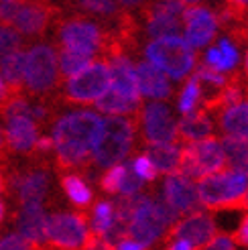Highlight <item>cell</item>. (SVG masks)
Listing matches in <instances>:
<instances>
[{"label": "cell", "mask_w": 248, "mask_h": 250, "mask_svg": "<svg viewBox=\"0 0 248 250\" xmlns=\"http://www.w3.org/2000/svg\"><path fill=\"white\" fill-rule=\"evenodd\" d=\"M102 120L90 110L65 112L55 120L53 143L59 171H85L94 165V148L102 134Z\"/></svg>", "instance_id": "obj_1"}, {"label": "cell", "mask_w": 248, "mask_h": 250, "mask_svg": "<svg viewBox=\"0 0 248 250\" xmlns=\"http://www.w3.org/2000/svg\"><path fill=\"white\" fill-rule=\"evenodd\" d=\"M59 53L53 45L37 43L29 49L27 55V73H24V90L29 96L45 100L61 90L59 85Z\"/></svg>", "instance_id": "obj_2"}, {"label": "cell", "mask_w": 248, "mask_h": 250, "mask_svg": "<svg viewBox=\"0 0 248 250\" xmlns=\"http://www.w3.org/2000/svg\"><path fill=\"white\" fill-rule=\"evenodd\" d=\"M136 136V120L124 116H108L102 120V134L94 148V165L100 169L118 167L132 151Z\"/></svg>", "instance_id": "obj_3"}, {"label": "cell", "mask_w": 248, "mask_h": 250, "mask_svg": "<svg viewBox=\"0 0 248 250\" xmlns=\"http://www.w3.org/2000/svg\"><path fill=\"white\" fill-rule=\"evenodd\" d=\"M248 191V177L244 171L226 169L222 173L204 177L197 183L200 202L207 209H240Z\"/></svg>", "instance_id": "obj_4"}, {"label": "cell", "mask_w": 248, "mask_h": 250, "mask_svg": "<svg viewBox=\"0 0 248 250\" xmlns=\"http://www.w3.org/2000/svg\"><path fill=\"white\" fill-rule=\"evenodd\" d=\"M145 55L153 65L173 80H183L195 67L193 47L181 37H165V39L151 41L145 47Z\"/></svg>", "instance_id": "obj_5"}, {"label": "cell", "mask_w": 248, "mask_h": 250, "mask_svg": "<svg viewBox=\"0 0 248 250\" xmlns=\"http://www.w3.org/2000/svg\"><path fill=\"white\" fill-rule=\"evenodd\" d=\"M112 85V69L108 61H96L88 69L69 78L59 90L57 100L65 104H90L98 102Z\"/></svg>", "instance_id": "obj_6"}, {"label": "cell", "mask_w": 248, "mask_h": 250, "mask_svg": "<svg viewBox=\"0 0 248 250\" xmlns=\"http://www.w3.org/2000/svg\"><path fill=\"white\" fill-rule=\"evenodd\" d=\"M226 171V155L222 143L216 139H206L200 143H189L181 151V167L179 173L189 179H204L209 175Z\"/></svg>", "instance_id": "obj_7"}, {"label": "cell", "mask_w": 248, "mask_h": 250, "mask_svg": "<svg viewBox=\"0 0 248 250\" xmlns=\"http://www.w3.org/2000/svg\"><path fill=\"white\" fill-rule=\"evenodd\" d=\"M57 41L65 49L96 55L98 51L102 53L106 33H104V27H100V24L88 17H67L63 21H59Z\"/></svg>", "instance_id": "obj_8"}, {"label": "cell", "mask_w": 248, "mask_h": 250, "mask_svg": "<svg viewBox=\"0 0 248 250\" xmlns=\"http://www.w3.org/2000/svg\"><path fill=\"white\" fill-rule=\"evenodd\" d=\"M88 220L85 214L59 211L49 216L47 230V248L53 250H83L90 240Z\"/></svg>", "instance_id": "obj_9"}, {"label": "cell", "mask_w": 248, "mask_h": 250, "mask_svg": "<svg viewBox=\"0 0 248 250\" xmlns=\"http://www.w3.org/2000/svg\"><path fill=\"white\" fill-rule=\"evenodd\" d=\"M139 122L143 126L145 145H177L179 124L163 102H148L143 106Z\"/></svg>", "instance_id": "obj_10"}, {"label": "cell", "mask_w": 248, "mask_h": 250, "mask_svg": "<svg viewBox=\"0 0 248 250\" xmlns=\"http://www.w3.org/2000/svg\"><path fill=\"white\" fill-rule=\"evenodd\" d=\"M216 222L212 216L204 214V211H197L191 214L185 220L177 222L173 228H169V232L165 234L167 240H187L193 250H206V246L216 238Z\"/></svg>", "instance_id": "obj_11"}, {"label": "cell", "mask_w": 248, "mask_h": 250, "mask_svg": "<svg viewBox=\"0 0 248 250\" xmlns=\"http://www.w3.org/2000/svg\"><path fill=\"white\" fill-rule=\"evenodd\" d=\"M65 12L63 6H57L51 2H24L19 10L17 19L12 24L17 27L21 35L27 37H43L55 19H59Z\"/></svg>", "instance_id": "obj_12"}, {"label": "cell", "mask_w": 248, "mask_h": 250, "mask_svg": "<svg viewBox=\"0 0 248 250\" xmlns=\"http://www.w3.org/2000/svg\"><path fill=\"white\" fill-rule=\"evenodd\" d=\"M183 22H185V41L193 49L207 45L216 37L218 31L216 12L202 4L189 2V6L183 12Z\"/></svg>", "instance_id": "obj_13"}, {"label": "cell", "mask_w": 248, "mask_h": 250, "mask_svg": "<svg viewBox=\"0 0 248 250\" xmlns=\"http://www.w3.org/2000/svg\"><path fill=\"white\" fill-rule=\"evenodd\" d=\"M167 228H169L167 222L163 220V216L159 214L155 202L146 197L141 204V208L136 209V214H134L130 226H128V234H130V238L134 242H139L145 248H148V246L155 244V240Z\"/></svg>", "instance_id": "obj_14"}, {"label": "cell", "mask_w": 248, "mask_h": 250, "mask_svg": "<svg viewBox=\"0 0 248 250\" xmlns=\"http://www.w3.org/2000/svg\"><path fill=\"white\" fill-rule=\"evenodd\" d=\"M163 197L165 202L177 211V214H197L202 208L197 185L181 173L167 175L163 183Z\"/></svg>", "instance_id": "obj_15"}, {"label": "cell", "mask_w": 248, "mask_h": 250, "mask_svg": "<svg viewBox=\"0 0 248 250\" xmlns=\"http://www.w3.org/2000/svg\"><path fill=\"white\" fill-rule=\"evenodd\" d=\"M15 222L19 234L24 240H29L37 248L47 246V230H49V216L43 204H27L15 211Z\"/></svg>", "instance_id": "obj_16"}, {"label": "cell", "mask_w": 248, "mask_h": 250, "mask_svg": "<svg viewBox=\"0 0 248 250\" xmlns=\"http://www.w3.org/2000/svg\"><path fill=\"white\" fill-rule=\"evenodd\" d=\"M49 187H51V173L47 171V161H33V165L24 169V177L17 195L19 208L27 204H41Z\"/></svg>", "instance_id": "obj_17"}, {"label": "cell", "mask_w": 248, "mask_h": 250, "mask_svg": "<svg viewBox=\"0 0 248 250\" xmlns=\"http://www.w3.org/2000/svg\"><path fill=\"white\" fill-rule=\"evenodd\" d=\"M4 132L10 153H31L35 151L37 143H39V126L29 116H17L4 122Z\"/></svg>", "instance_id": "obj_18"}, {"label": "cell", "mask_w": 248, "mask_h": 250, "mask_svg": "<svg viewBox=\"0 0 248 250\" xmlns=\"http://www.w3.org/2000/svg\"><path fill=\"white\" fill-rule=\"evenodd\" d=\"M104 61H108L110 69H112V90L136 104H143V94L139 90V82H136V67H132L130 57L116 55Z\"/></svg>", "instance_id": "obj_19"}, {"label": "cell", "mask_w": 248, "mask_h": 250, "mask_svg": "<svg viewBox=\"0 0 248 250\" xmlns=\"http://www.w3.org/2000/svg\"><path fill=\"white\" fill-rule=\"evenodd\" d=\"M141 17L145 22V31L153 41L165 39V37H179V31H181L179 17H173L169 12L161 10L157 6V2L155 4H143Z\"/></svg>", "instance_id": "obj_20"}, {"label": "cell", "mask_w": 248, "mask_h": 250, "mask_svg": "<svg viewBox=\"0 0 248 250\" xmlns=\"http://www.w3.org/2000/svg\"><path fill=\"white\" fill-rule=\"evenodd\" d=\"M136 82L143 96L153 100H167L173 94V87L167 80V76L151 61H141L136 65Z\"/></svg>", "instance_id": "obj_21"}, {"label": "cell", "mask_w": 248, "mask_h": 250, "mask_svg": "<svg viewBox=\"0 0 248 250\" xmlns=\"http://www.w3.org/2000/svg\"><path fill=\"white\" fill-rule=\"evenodd\" d=\"M212 130H214L212 118H209V112L204 110V108L195 110V112H191V114L183 116L179 120V139L187 141V145L209 139Z\"/></svg>", "instance_id": "obj_22"}, {"label": "cell", "mask_w": 248, "mask_h": 250, "mask_svg": "<svg viewBox=\"0 0 248 250\" xmlns=\"http://www.w3.org/2000/svg\"><path fill=\"white\" fill-rule=\"evenodd\" d=\"M181 151L177 145H146V157L153 161L159 173L175 175L181 167Z\"/></svg>", "instance_id": "obj_23"}, {"label": "cell", "mask_w": 248, "mask_h": 250, "mask_svg": "<svg viewBox=\"0 0 248 250\" xmlns=\"http://www.w3.org/2000/svg\"><path fill=\"white\" fill-rule=\"evenodd\" d=\"M27 55L22 49L15 51L2 65H0V73H2V80L6 82L8 90L12 96L22 94L24 87V73H27Z\"/></svg>", "instance_id": "obj_24"}, {"label": "cell", "mask_w": 248, "mask_h": 250, "mask_svg": "<svg viewBox=\"0 0 248 250\" xmlns=\"http://www.w3.org/2000/svg\"><path fill=\"white\" fill-rule=\"evenodd\" d=\"M220 126L226 136H236V139L248 141V104L242 102L234 108H228L220 114Z\"/></svg>", "instance_id": "obj_25"}, {"label": "cell", "mask_w": 248, "mask_h": 250, "mask_svg": "<svg viewBox=\"0 0 248 250\" xmlns=\"http://www.w3.org/2000/svg\"><path fill=\"white\" fill-rule=\"evenodd\" d=\"M96 108L104 112V114H110V116H122V114H141L143 106L132 102V100L124 98L122 94H118L116 90H110L96 102Z\"/></svg>", "instance_id": "obj_26"}, {"label": "cell", "mask_w": 248, "mask_h": 250, "mask_svg": "<svg viewBox=\"0 0 248 250\" xmlns=\"http://www.w3.org/2000/svg\"><path fill=\"white\" fill-rule=\"evenodd\" d=\"M92 63H94V55L59 47V69H61V76L63 78L65 76L67 78L78 76V73H82L83 69H88Z\"/></svg>", "instance_id": "obj_27"}, {"label": "cell", "mask_w": 248, "mask_h": 250, "mask_svg": "<svg viewBox=\"0 0 248 250\" xmlns=\"http://www.w3.org/2000/svg\"><path fill=\"white\" fill-rule=\"evenodd\" d=\"M222 148H224L228 169L244 171L248 167V141L246 139L224 136V139H222Z\"/></svg>", "instance_id": "obj_28"}, {"label": "cell", "mask_w": 248, "mask_h": 250, "mask_svg": "<svg viewBox=\"0 0 248 250\" xmlns=\"http://www.w3.org/2000/svg\"><path fill=\"white\" fill-rule=\"evenodd\" d=\"M61 185H63V191L67 193L73 206L88 208L92 204V189L80 175H65V177H61Z\"/></svg>", "instance_id": "obj_29"}, {"label": "cell", "mask_w": 248, "mask_h": 250, "mask_svg": "<svg viewBox=\"0 0 248 250\" xmlns=\"http://www.w3.org/2000/svg\"><path fill=\"white\" fill-rule=\"evenodd\" d=\"M114 224V206L110 202H98L92 209V230L94 234H106Z\"/></svg>", "instance_id": "obj_30"}, {"label": "cell", "mask_w": 248, "mask_h": 250, "mask_svg": "<svg viewBox=\"0 0 248 250\" xmlns=\"http://www.w3.org/2000/svg\"><path fill=\"white\" fill-rule=\"evenodd\" d=\"M200 100H202V85H200V80L193 76V78H189L187 83H185L183 92L179 96L177 108H179V112L183 116H187V114H191V112H195V106L200 104Z\"/></svg>", "instance_id": "obj_31"}, {"label": "cell", "mask_w": 248, "mask_h": 250, "mask_svg": "<svg viewBox=\"0 0 248 250\" xmlns=\"http://www.w3.org/2000/svg\"><path fill=\"white\" fill-rule=\"evenodd\" d=\"M21 45H22V39L17 29L0 27V65L15 51H21Z\"/></svg>", "instance_id": "obj_32"}, {"label": "cell", "mask_w": 248, "mask_h": 250, "mask_svg": "<svg viewBox=\"0 0 248 250\" xmlns=\"http://www.w3.org/2000/svg\"><path fill=\"white\" fill-rule=\"evenodd\" d=\"M124 175H126V165H118L108 169L102 177H100V187L106 193H116L120 191L122 181H124Z\"/></svg>", "instance_id": "obj_33"}, {"label": "cell", "mask_w": 248, "mask_h": 250, "mask_svg": "<svg viewBox=\"0 0 248 250\" xmlns=\"http://www.w3.org/2000/svg\"><path fill=\"white\" fill-rule=\"evenodd\" d=\"M218 49L222 53V69L220 71H232L238 65V49L236 45H232L230 39H220Z\"/></svg>", "instance_id": "obj_34"}, {"label": "cell", "mask_w": 248, "mask_h": 250, "mask_svg": "<svg viewBox=\"0 0 248 250\" xmlns=\"http://www.w3.org/2000/svg\"><path fill=\"white\" fill-rule=\"evenodd\" d=\"M132 171L139 175L143 181H155L157 175H159L157 167L153 165V161L148 159L146 155H139V157L132 159Z\"/></svg>", "instance_id": "obj_35"}, {"label": "cell", "mask_w": 248, "mask_h": 250, "mask_svg": "<svg viewBox=\"0 0 248 250\" xmlns=\"http://www.w3.org/2000/svg\"><path fill=\"white\" fill-rule=\"evenodd\" d=\"M143 189V179L132 171V165H126V175H124V181L120 187V193L124 197H132V195H139V191Z\"/></svg>", "instance_id": "obj_36"}, {"label": "cell", "mask_w": 248, "mask_h": 250, "mask_svg": "<svg viewBox=\"0 0 248 250\" xmlns=\"http://www.w3.org/2000/svg\"><path fill=\"white\" fill-rule=\"evenodd\" d=\"M0 250H39L29 240H24L21 234H6L0 238Z\"/></svg>", "instance_id": "obj_37"}, {"label": "cell", "mask_w": 248, "mask_h": 250, "mask_svg": "<svg viewBox=\"0 0 248 250\" xmlns=\"http://www.w3.org/2000/svg\"><path fill=\"white\" fill-rule=\"evenodd\" d=\"M24 2L21 0H0V22L12 24V21L17 19L19 10L22 8Z\"/></svg>", "instance_id": "obj_38"}, {"label": "cell", "mask_w": 248, "mask_h": 250, "mask_svg": "<svg viewBox=\"0 0 248 250\" xmlns=\"http://www.w3.org/2000/svg\"><path fill=\"white\" fill-rule=\"evenodd\" d=\"M232 240H234V244L248 248V214L240 220V226H238V230H236V232H234Z\"/></svg>", "instance_id": "obj_39"}, {"label": "cell", "mask_w": 248, "mask_h": 250, "mask_svg": "<svg viewBox=\"0 0 248 250\" xmlns=\"http://www.w3.org/2000/svg\"><path fill=\"white\" fill-rule=\"evenodd\" d=\"M206 250H236V244L230 236H216V238L206 246Z\"/></svg>", "instance_id": "obj_40"}, {"label": "cell", "mask_w": 248, "mask_h": 250, "mask_svg": "<svg viewBox=\"0 0 248 250\" xmlns=\"http://www.w3.org/2000/svg\"><path fill=\"white\" fill-rule=\"evenodd\" d=\"M165 250H193V246L187 240H173Z\"/></svg>", "instance_id": "obj_41"}, {"label": "cell", "mask_w": 248, "mask_h": 250, "mask_svg": "<svg viewBox=\"0 0 248 250\" xmlns=\"http://www.w3.org/2000/svg\"><path fill=\"white\" fill-rule=\"evenodd\" d=\"M12 94H10V90H8V85H6V82L2 80V76H0V104H4L6 100L10 98Z\"/></svg>", "instance_id": "obj_42"}, {"label": "cell", "mask_w": 248, "mask_h": 250, "mask_svg": "<svg viewBox=\"0 0 248 250\" xmlns=\"http://www.w3.org/2000/svg\"><path fill=\"white\" fill-rule=\"evenodd\" d=\"M116 250H145V246L139 244V242H134V240H124Z\"/></svg>", "instance_id": "obj_43"}, {"label": "cell", "mask_w": 248, "mask_h": 250, "mask_svg": "<svg viewBox=\"0 0 248 250\" xmlns=\"http://www.w3.org/2000/svg\"><path fill=\"white\" fill-rule=\"evenodd\" d=\"M240 209H248V191H246V195H244V199H242V204H240Z\"/></svg>", "instance_id": "obj_44"}, {"label": "cell", "mask_w": 248, "mask_h": 250, "mask_svg": "<svg viewBox=\"0 0 248 250\" xmlns=\"http://www.w3.org/2000/svg\"><path fill=\"white\" fill-rule=\"evenodd\" d=\"M2 218H4V206L0 204V222H2Z\"/></svg>", "instance_id": "obj_45"}, {"label": "cell", "mask_w": 248, "mask_h": 250, "mask_svg": "<svg viewBox=\"0 0 248 250\" xmlns=\"http://www.w3.org/2000/svg\"><path fill=\"white\" fill-rule=\"evenodd\" d=\"M2 189H4V177L0 175V191H2Z\"/></svg>", "instance_id": "obj_46"}, {"label": "cell", "mask_w": 248, "mask_h": 250, "mask_svg": "<svg viewBox=\"0 0 248 250\" xmlns=\"http://www.w3.org/2000/svg\"><path fill=\"white\" fill-rule=\"evenodd\" d=\"M246 78H248V53H246Z\"/></svg>", "instance_id": "obj_47"}, {"label": "cell", "mask_w": 248, "mask_h": 250, "mask_svg": "<svg viewBox=\"0 0 248 250\" xmlns=\"http://www.w3.org/2000/svg\"><path fill=\"white\" fill-rule=\"evenodd\" d=\"M244 29H246V35H248V19H246V22H244Z\"/></svg>", "instance_id": "obj_48"}, {"label": "cell", "mask_w": 248, "mask_h": 250, "mask_svg": "<svg viewBox=\"0 0 248 250\" xmlns=\"http://www.w3.org/2000/svg\"><path fill=\"white\" fill-rule=\"evenodd\" d=\"M244 173H246V177H248V167H246V169H244Z\"/></svg>", "instance_id": "obj_49"}]
</instances>
